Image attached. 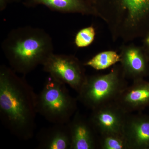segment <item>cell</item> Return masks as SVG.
Listing matches in <instances>:
<instances>
[{
  "label": "cell",
  "instance_id": "obj_7",
  "mask_svg": "<svg viewBox=\"0 0 149 149\" xmlns=\"http://www.w3.org/2000/svg\"><path fill=\"white\" fill-rule=\"evenodd\" d=\"M92 111L89 119L96 133L100 136L123 134L124 123L129 113L116 102L104 105Z\"/></svg>",
  "mask_w": 149,
  "mask_h": 149
},
{
  "label": "cell",
  "instance_id": "obj_9",
  "mask_svg": "<svg viewBox=\"0 0 149 149\" xmlns=\"http://www.w3.org/2000/svg\"><path fill=\"white\" fill-rule=\"evenodd\" d=\"M123 134L128 149H149V118L129 113L124 123Z\"/></svg>",
  "mask_w": 149,
  "mask_h": 149
},
{
  "label": "cell",
  "instance_id": "obj_18",
  "mask_svg": "<svg viewBox=\"0 0 149 149\" xmlns=\"http://www.w3.org/2000/svg\"><path fill=\"white\" fill-rule=\"evenodd\" d=\"M146 42L149 46V36L147 37L146 40Z\"/></svg>",
  "mask_w": 149,
  "mask_h": 149
},
{
  "label": "cell",
  "instance_id": "obj_10",
  "mask_svg": "<svg viewBox=\"0 0 149 149\" xmlns=\"http://www.w3.org/2000/svg\"><path fill=\"white\" fill-rule=\"evenodd\" d=\"M116 102L128 113L141 109L149 104V83L141 79L133 80Z\"/></svg>",
  "mask_w": 149,
  "mask_h": 149
},
{
  "label": "cell",
  "instance_id": "obj_13",
  "mask_svg": "<svg viewBox=\"0 0 149 149\" xmlns=\"http://www.w3.org/2000/svg\"><path fill=\"white\" fill-rule=\"evenodd\" d=\"M29 6L43 5L52 10L64 13H91L93 10L84 0H26Z\"/></svg>",
  "mask_w": 149,
  "mask_h": 149
},
{
  "label": "cell",
  "instance_id": "obj_4",
  "mask_svg": "<svg viewBox=\"0 0 149 149\" xmlns=\"http://www.w3.org/2000/svg\"><path fill=\"white\" fill-rule=\"evenodd\" d=\"M124 74L113 70L106 74L87 77L77 100L91 110L116 101L127 85Z\"/></svg>",
  "mask_w": 149,
  "mask_h": 149
},
{
  "label": "cell",
  "instance_id": "obj_11",
  "mask_svg": "<svg viewBox=\"0 0 149 149\" xmlns=\"http://www.w3.org/2000/svg\"><path fill=\"white\" fill-rule=\"evenodd\" d=\"M39 148L70 149V137L67 124H54L41 130L38 137Z\"/></svg>",
  "mask_w": 149,
  "mask_h": 149
},
{
  "label": "cell",
  "instance_id": "obj_15",
  "mask_svg": "<svg viewBox=\"0 0 149 149\" xmlns=\"http://www.w3.org/2000/svg\"><path fill=\"white\" fill-rule=\"evenodd\" d=\"M98 144L100 148L102 149H128L123 134L100 135Z\"/></svg>",
  "mask_w": 149,
  "mask_h": 149
},
{
  "label": "cell",
  "instance_id": "obj_14",
  "mask_svg": "<svg viewBox=\"0 0 149 149\" xmlns=\"http://www.w3.org/2000/svg\"><path fill=\"white\" fill-rule=\"evenodd\" d=\"M120 60L121 56L116 52L106 51L96 55L87 61L85 65L97 70H101L108 68Z\"/></svg>",
  "mask_w": 149,
  "mask_h": 149
},
{
  "label": "cell",
  "instance_id": "obj_5",
  "mask_svg": "<svg viewBox=\"0 0 149 149\" xmlns=\"http://www.w3.org/2000/svg\"><path fill=\"white\" fill-rule=\"evenodd\" d=\"M115 23L121 34L135 37L149 17V0H113Z\"/></svg>",
  "mask_w": 149,
  "mask_h": 149
},
{
  "label": "cell",
  "instance_id": "obj_12",
  "mask_svg": "<svg viewBox=\"0 0 149 149\" xmlns=\"http://www.w3.org/2000/svg\"><path fill=\"white\" fill-rule=\"evenodd\" d=\"M123 74L133 80L141 79L146 70V64L143 55L137 48H128L121 56Z\"/></svg>",
  "mask_w": 149,
  "mask_h": 149
},
{
  "label": "cell",
  "instance_id": "obj_2",
  "mask_svg": "<svg viewBox=\"0 0 149 149\" xmlns=\"http://www.w3.org/2000/svg\"><path fill=\"white\" fill-rule=\"evenodd\" d=\"M2 47L11 68L23 74L42 65L53 53V44L49 35L42 29L28 26L11 31Z\"/></svg>",
  "mask_w": 149,
  "mask_h": 149
},
{
  "label": "cell",
  "instance_id": "obj_19",
  "mask_svg": "<svg viewBox=\"0 0 149 149\" xmlns=\"http://www.w3.org/2000/svg\"><path fill=\"white\" fill-rule=\"evenodd\" d=\"M91 1L94 2V1H95V0H91Z\"/></svg>",
  "mask_w": 149,
  "mask_h": 149
},
{
  "label": "cell",
  "instance_id": "obj_1",
  "mask_svg": "<svg viewBox=\"0 0 149 149\" xmlns=\"http://www.w3.org/2000/svg\"><path fill=\"white\" fill-rule=\"evenodd\" d=\"M16 73L5 65L0 67V117L12 134L27 141L36 128L37 94Z\"/></svg>",
  "mask_w": 149,
  "mask_h": 149
},
{
  "label": "cell",
  "instance_id": "obj_16",
  "mask_svg": "<svg viewBox=\"0 0 149 149\" xmlns=\"http://www.w3.org/2000/svg\"><path fill=\"white\" fill-rule=\"evenodd\" d=\"M95 36V28L92 26L81 29L76 34L74 43L77 47H86L91 45Z\"/></svg>",
  "mask_w": 149,
  "mask_h": 149
},
{
  "label": "cell",
  "instance_id": "obj_17",
  "mask_svg": "<svg viewBox=\"0 0 149 149\" xmlns=\"http://www.w3.org/2000/svg\"><path fill=\"white\" fill-rule=\"evenodd\" d=\"M12 0H0V9L1 10H3L5 8L7 4V3L10 1Z\"/></svg>",
  "mask_w": 149,
  "mask_h": 149
},
{
  "label": "cell",
  "instance_id": "obj_8",
  "mask_svg": "<svg viewBox=\"0 0 149 149\" xmlns=\"http://www.w3.org/2000/svg\"><path fill=\"white\" fill-rule=\"evenodd\" d=\"M70 137V149H95L98 141L96 132L89 118L76 111L73 118L67 123Z\"/></svg>",
  "mask_w": 149,
  "mask_h": 149
},
{
  "label": "cell",
  "instance_id": "obj_6",
  "mask_svg": "<svg viewBox=\"0 0 149 149\" xmlns=\"http://www.w3.org/2000/svg\"><path fill=\"white\" fill-rule=\"evenodd\" d=\"M42 65L45 72L56 80L80 91L87 79L77 59L71 56L52 54Z\"/></svg>",
  "mask_w": 149,
  "mask_h": 149
},
{
  "label": "cell",
  "instance_id": "obj_3",
  "mask_svg": "<svg viewBox=\"0 0 149 149\" xmlns=\"http://www.w3.org/2000/svg\"><path fill=\"white\" fill-rule=\"evenodd\" d=\"M77 109V100L70 95L65 84L49 75L37 94V113L53 124H65Z\"/></svg>",
  "mask_w": 149,
  "mask_h": 149
}]
</instances>
